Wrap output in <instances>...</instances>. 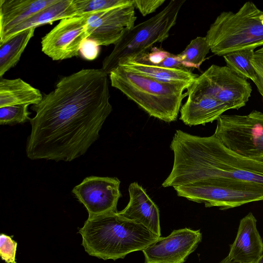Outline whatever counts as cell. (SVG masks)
Wrapping results in <instances>:
<instances>
[{"instance_id": "obj_1", "label": "cell", "mask_w": 263, "mask_h": 263, "mask_svg": "<svg viewBox=\"0 0 263 263\" xmlns=\"http://www.w3.org/2000/svg\"><path fill=\"white\" fill-rule=\"evenodd\" d=\"M109 98L107 74L102 69L62 78L31 107L35 115L29 121L27 157L70 162L85 154L112 110Z\"/></svg>"}, {"instance_id": "obj_2", "label": "cell", "mask_w": 263, "mask_h": 263, "mask_svg": "<svg viewBox=\"0 0 263 263\" xmlns=\"http://www.w3.org/2000/svg\"><path fill=\"white\" fill-rule=\"evenodd\" d=\"M170 147L172 171L164 187H177L217 178L263 183V160L242 156L224 146L214 135L200 137L177 130Z\"/></svg>"}, {"instance_id": "obj_3", "label": "cell", "mask_w": 263, "mask_h": 263, "mask_svg": "<svg viewBox=\"0 0 263 263\" xmlns=\"http://www.w3.org/2000/svg\"><path fill=\"white\" fill-rule=\"evenodd\" d=\"M118 211L88 217L79 229L82 246L90 256L116 260L143 251L159 236Z\"/></svg>"}, {"instance_id": "obj_4", "label": "cell", "mask_w": 263, "mask_h": 263, "mask_svg": "<svg viewBox=\"0 0 263 263\" xmlns=\"http://www.w3.org/2000/svg\"><path fill=\"white\" fill-rule=\"evenodd\" d=\"M111 86L133 101L150 116L166 122L176 120L190 85L168 83L118 66L109 74Z\"/></svg>"}, {"instance_id": "obj_5", "label": "cell", "mask_w": 263, "mask_h": 263, "mask_svg": "<svg viewBox=\"0 0 263 263\" xmlns=\"http://www.w3.org/2000/svg\"><path fill=\"white\" fill-rule=\"evenodd\" d=\"M210 50L224 55L239 49L263 46V11L247 2L236 12L223 11L205 36Z\"/></svg>"}, {"instance_id": "obj_6", "label": "cell", "mask_w": 263, "mask_h": 263, "mask_svg": "<svg viewBox=\"0 0 263 263\" xmlns=\"http://www.w3.org/2000/svg\"><path fill=\"white\" fill-rule=\"evenodd\" d=\"M185 2L171 0L158 13L127 31L105 58L101 69L109 74L120 64L136 59L147 52L155 43L166 40Z\"/></svg>"}, {"instance_id": "obj_7", "label": "cell", "mask_w": 263, "mask_h": 263, "mask_svg": "<svg viewBox=\"0 0 263 263\" xmlns=\"http://www.w3.org/2000/svg\"><path fill=\"white\" fill-rule=\"evenodd\" d=\"M174 189L179 197L220 210L263 201V183L233 178H217Z\"/></svg>"}, {"instance_id": "obj_8", "label": "cell", "mask_w": 263, "mask_h": 263, "mask_svg": "<svg viewBox=\"0 0 263 263\" xmlns=\"http://www.w3.org/2000/svg\"><path fill=\"white\" fill-rule=\"evenodd\" d=\"M214 136L224 146L245 157L263 160V112L222 115Z\"/></svg>"}, {"instance_id": "obj_9", "label": "cell", "mask_w": 263, "mask_h": 263, "mask_svg": "<svg viewBox=\"0 0 263 263\" xmlns=\"http://www.w3.org/2000/svg\"><path fill=\"white\" fill-rule=\"evenodd\" d=\"M252 88L227 66L213 64L195 80L186 92L187 97L206 96L227 104L230 109L245 106Z\"/></svg>"}, {"instance_id": "obj_10", "label": "cell", "mask_w": 263, "mask_h": 263, "mask_svg": "<svg viewBox=\"0 0 263 263\" xmlns=\"http://www.w3.org/2000/svg\"><path fill=\"white\" fill-rule=\"evenodd\" d=\"M88 14L60 20L41 40L42 52L52 60L77 57L88 37Z\"/></svg>"}, {"instance_id": "obj_11", "label": "cell", "mask_w": 263, "mask_h": 263, "mask_svg": "<svg viewBox=\"0 0 263 263\" xmlns=\"http://www.w3.org/2000/svg\"><path fill=\"white\" fill-rule=\"evenodd\" d=\"M133 3L106 11L88 13L87 40L98 46L115 45L135 25Z\"/></svg>"}, {"instance_id": "obj_12", "label": "cell", "mask_w": 263, "mask_h": 263, "mask_svg": "<svg viewBox=\"0 0 263 263\" xmlns=\"http://www.w3.org/2000/svg\"><path fill=\"white\" fill-rule=\"evenodd\" d=\"M120 181L116 177L89 176L72 190L86 209L88 217L117 212L121 197Z\"/></svg>"}, {"instance_id": "obj_13", "label": "cell", "mask_w": 263, "mask_h": 263, "mask_svg": "<svg viewBox=\"0 0 263 263\" xmlns=\"http://www.w3.org/2000/svg\"><path fill=\"white\" fill-rule=\"evenodd\" d=\"M202 240L199 230L185 228L159 237L142 251L144 263H183Z\"/></svg>"}, {"instance_id": "obj_14", "label": "cell", "mask_w": 263, "mask_h": 263, "mask_svg": "<svg viewBox=\"0 0 263 263\" xmlns=\"http://www.w3.org/2000/svg\"><path fill=\"white\" fill-rule=\"evenodd\" d=\"M257 220L249 212L240 221L236 238L228 257L237 263H255L263 254V240L256 227Z\"/></svg>"}, {"instance_id": "obj_15", "label": "cell", "mask_w": 263, "mask_h": 263, "mask_svg": "<svg viewBox=\"0 0 263 263\" xmlns=\"http://www.w3.org/2000/svg\"><path fill=\"white\" fill-rule=\"evenodd\" d=\"M129 200L118 214L124 218L141 224L160 237L159 210L145 190L137 182L128 187Z\"/></svg>"}, {"instance_id": "obj_16", "label": "cell", "mask_w": 263, "mask_h": 263, "mask_svg": "<svg viewBox=\"0 0 263 263\" xmlns=\"http://www.w3.org/2000/svg\"><path fill=\"white\" fill-rule=\"evenodd\" d=\"M229 109L227 104L209 97H188L180 108V119L190 126L204 125L217 120Z\"/></svg>"}, {"instance_id": "obj_17", "label": "cell", "mask_w": 263, "mask_h": 263, "mask_svg": "<svg viewBox=\"0 0 263 263\" xmlns=\"http://www.w3.org/2000/svg\"><path fill=\"white\" fill-rule=\"evenodd\" d=\"M58 0H0V36Z\"/></svg>"}, {"instance_id": "obj_18", "label": "cell", "mask_w": 263, "mask_h": 263, "mask_svg": "<svg viewBox=\"0 0 263 263\" xmlns=\"http://www.w3.org/2000/svg\"><path fill=\"white\" fill-rule=\"evenodd\" d=\"M73 16L76 12L73 0H58L0 36V44L26 30Z\"/></svg>"}, {"instance_id": "obj_19", "label": "cell", "mask_w": 263, "mask_h": 263, "mask_svg": "<svg viewBox=\"0 0 263 263\" xmlns=\"http://www.w3.org/2000/svg\"><path fill=\"white\" fill-rule=\"evenodd\" d=\"M118 66L162 82L192 85L198 77L187 69L168 68L149 64L140 59L126 60Z\"/></svg>"}, {"instance_id": "obj_20", "label": "cell", "mask_w": 263, "mask_h": 263, "mask_svg": "<svg viewBox=\"0 0 263 263\" xmlns=\"http://www.w3.org/2000/svg\"><path fill=\"white\" fill-rule=\"evenodd\" d=\"M39 89L20 78H0V107L17 105H35L42 100Z\"/></svg>"}, {"instance_id": "obj_21", "label": "cell", "mask_w": 263, "mask_h": 263, "mask_svg": "<svg viewBox=\"0 0 263 263\" xmlns=\"http://www.w3.org/2000/svg\"><path fill=\"white\" fill-rule=\"evenodd\" d=\"M35 28L20 32L0 44V78L18 62Z\"/></svg>"}, {"instance_id": "obj_22", "label": "cell", "mask_w": 263, "mask_h": 263, "mask_svg": "<svg viewBox=\"0 0 263 263\" xmlns=\"http://www.w3.org/2000/svg\"><path fill=\"white\" fill-rule=\"evenodd\" d=\"M255 49L248 48L237 50L223 56L226 66L240 77L253 82L256 80V72L252 64Z\"/></svg>"}, {"instance_id": "obj_23", "label": "cell", "mask_w": 263, "mask_h": 263, "mask_svg": "<svg viewBox=\"0 0 263 263\" xmlns=\"http://www.w3.org/2000/svg\"><path fill=\"white\" fill-rule=\"evenodd\" d=\"M210 50L206 37L197 36L184 50L177 54L179 62L185 68H199Z\"/></svg>"}, {"instance_id": "obj_24", "label": "cell", "mask_w": 263, "mask_h": 263, "mask_svg": "<svg viewBox=\"0 0 263 263\" xmlns=\"http://www.w3.org/2000/svg\"><path fill=\"white\" fill-rule=\"evenodd\" d=\"M133 3V0H73L76 16L106 11Z\"/></svg>"}, {"instance_id": "obj_25", "label": "cell", "mask_w": 263, "mask_h": 263, "mask_svg": "<svg viewBox=\"0 0 263 263\" xmlns=\"http://www.w3.org/2000/svg\"><path fill=\"white\" fill-rule=\"evenodd\" d=\"M28 105H17L0 107V124L14 125L30 121L31 112Z\"/></svg>"}, {"instance_id": "obj_26", "label": "cell", "mask_w": 263, "mask_h": 263, "mask_svg": "<svg viewBox=\"0 0 263 263\" xmlns=\"http://www.w3.org/2000/svg\"><path fill=\"white\" fill-rule=\"evenodd\" d=\"M12 237L13 236H9L5 233L0 235V256L5 263H17L16 253L17 243Z\"/></svg>"}, {"instance_id": "obj_27", "label": "cell", "mask_w": 263, "mask_h": 263, "mask_svg": "<svg viewBox=\"0 0 263 263\" xmlns=\"http://www.w3.org/2000/svg\"><path fill=\"white\" fill-rule=\"evenodd\" d=\"M252 64L256 72V80L253 83L263 99V46L255 50Z\"/></svg>"}, {"instance_id": "obj_28", "label": "cell", "mask_w": 263, "mask_h": 263, "mask_svg": "<svg viewBox=\"0 0 263 263\" xmlns=\"http://www.w3.org/2000/svg\"><path fill=\"white\" fill-rule=\"evenodd\" d=\"M165 2V0H133V4L141 14L145 16L155 12Z\"/></svg>"}, {"instance_id": "obj_29", "label": "cell", "mask_w": 263, "mask_h": 263, "mask_svg": "<svg viewBox=\"0 0 263 263\" xmlns=\"http://www.w3.org/2000/svg\"><path fill=\"white\" fill-rule=\"evenodd\" d=\"M80 53L83 57L87 60H93L99 53V46L93 42L87 40L83 43Z\"/></svg>"}, {"instance_id": "obj_30", "label": "cell", "mask_w": 263, "mask_h": 263, "mask_svg": "<svg viewBox=\"0 0 263 263\" xmlns=\"http://www.w3.org/2000/svg\"><path fill=\"white\" fill-rule=\"evenodd\" d=\"M219 263H237L234 261H232L229 259V258L228 257V256L223 258L221 261H220Z\"/></svg>"}, {"instance_id": "obj_31", "label": "cell", "mask_w": 263, "mask_h": 263, "mask_svg": "<svg viewBox=\"0 0 263 263\" xmlns=\"http://www.w3.org/2000/svg\"><path fill=\"white\" fill-rule=\"evenodd\" d=\"M255 263H263V254Z\"/></svg>"}]
</instances>
